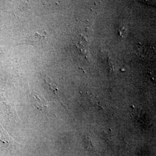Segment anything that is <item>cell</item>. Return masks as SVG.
Here are the masks:
<instances>
[{
  "label": "cell",
  "mask_w": 156,
  "mask_h": 156,
  "mask_svg": "<svg viewBox=\"0 0 156 156\" xmlns=\"http://www.w3.org/2000/svg\"><path fill=\"white\" fill-rule=\"evenodd\" d=\"M0 53H1V51H0Z\"/></svg>",
  "instance_id": "cell-3"
},
{
  "label": "cell",
  "mask_w": 156,
  "mask_h": 156,
  "mask_svg": "<svg viewBox=\"0 0 156 156\" xmlns=\"http://www.w3.org/2000/svg\"><path fill=\"white\" fill-rule=\"evenodd\" d=\"M44 37V36L40 34L38 32L28 34L26 38L24 40V43L36 45L40 43H42V41Z\"/></svg>",
  "instance_id": "cell-1"
},
{
  "label": "cell",
  "mask_w": 156,
  "mask_h": 156,
  "mask_svg": "<svg viewBox=\"0 0 156 156\" xmlns=\"http://www.w3.org/2000/svg\"><path fill=\"white\" fill-rule=\"evenodd\" d=\"M35 98L36 100V106L40 110L43 111H49L50 109V103L48 101L45 100L44 98H41L36 95Z\"/></svg>",
  "instance_id": "cell-2"
}]
</instances>
